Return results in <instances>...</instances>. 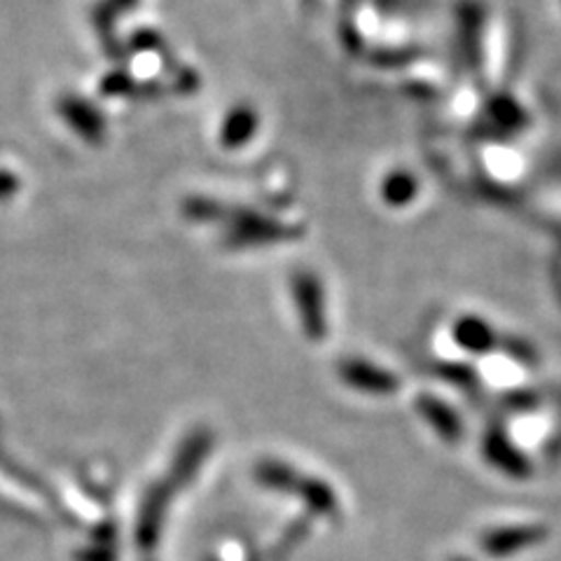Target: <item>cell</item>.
<instances>
[{
    "instance_id": "obj_1",
    "label": "cell",
    "mask_w": 561,
    "mask_h": 561,
    "mask_svg": "<svg viewBox=\"0 0 561 561\" xmlns=\"http://www.w3.org/2000/svg\"><path fill=\"white\" fill-rule=\"evenodd\" d=\"M550 536L548 526L542 524H524V526H503L482 536L480 548L489 557H513L522 550H529L546 542Z\"/></svg>"
},
{
    "instance_id": "obj_2",
    "label": "cell",
    "mask_w": 561,
    "mask_h": 561,
    "mask_svg": "<svg viewBox=\"0 0 561 561\" xmlns=\"http://www.w3.org/2000/svg\"><path fill=\"white\" fill-rule=\"evenodd\" d=\"M482 456L494 466L503 476L513 478V480H526L531 478V461L511 443L501 428H491L486 431L484 440H482Z\"/></svg>"
},
{
    "instance_id": "obj_3",
    "label": "cell",
    "mask_w": 561,
    "mask_h": 561,
    "mask_svg": "<svg viewBox=\"0 0 561 561\" xmlns=\"http://www.w3.org/2000/svg\"><path fill=\"white\" fill-rule=\"evenodd\" d=\"M342 377L351 386H356V389L367 391V393H377V396H389L400 386L396 375L379 370V367H375L370 363H360V360L344 363L342 365Z\"/></svg>"
},
{
    "instance_id": "obj_4",
    "label": "cell",
    "mask_w": 561,
    "mask_h": 561,
    "mask_svg": "<svg viewBox=\"0 0 561 561\" xmlns=\"http://www.w3.org/2000/svg\"><path fill=\"white\" fill-rule=\"evenodd\" d=\"M416 408L428 424L435 428V433L443 437L445 443H459L463 435V424L459 414H456L449 405H445L443 400L431 398V396H421L416 400Z\"/></svg>"
},
{
    "instance_id": "obj_5",
    "label": "cell",
    "mask_w": 561,
    "mask_h": 561,
    "mask_svg": "<svg viewBox=\"0 0 561 561\" xmlns=\"http://www.w3.org/2000/svg\"><path fill=\"white\" fill-rule=\"evenodd\" d=\"M454 340L461 348L470 351V354H486L496 346L499 337L491 330L489 323H484L478 316H463V319L454 325Z\"/></svg>"
},
{
    "instance_id": "obj_6",
    "label": "cell",
    "mask_w": 561,
    "mask_h": 561,
    "mask_svg": "<svg viewBox=\"0 0 561 561\" xmlns=\"http://www.w3.org/2000/svg\"><path fill=\"white\" fill-rule=\"evenodd\" d=\"M437 377L445 381L459 386L463 391H478L480 389V375L476 367L463 365V363H443L437 365Z\"/></svg>"
},
{
    "instance_id": "obj_7",
    "label": "cell",
    "mask_w": 561,
    "mask_h": 561,
    "mask_svg": "<svg viewBox=\"0 0 561 561\" xmlns=\"http://www.w3.org/2000/svg\"><path fill=\"white\" fill-rule=\"evenodd\" d=\"M503 346H505L507 354H511L517 363H524V365H536V363H538L536 348H534L529 342L517 340V337H507V340L503 342Z\"/></svg>"
},
{
    "instance_id": "obj_8",
    "label": "cell",
    "mask_w": 561,
    "mask_h": 561,
    "mask_svg": "<svg viewBox=\"0 0 561 561\" xmlns=\"http://www.w3.org/2000/svg\"><path fill=\"white\" fill-rule=\"evenodd\" d=\"M507 405H511L515 412L534 410L538 405V396L534 391H515L513 396H507Z\"/></svg>"
},
{
    "instance_id": "obj_9",
    "label": "cell",
    "mask_w": 561,
    "mask_h": 561,
    "mask_svg": "<svg viewBox=\"0 0 561 561\" xmlns=\"http://www.w3.org/2000/svg\"><path fill=\"white\" fill-rule=\"evenodd\" d=\"M451 561H470V559H463V557H454Z\"/></svg>"
}]
</instances>
